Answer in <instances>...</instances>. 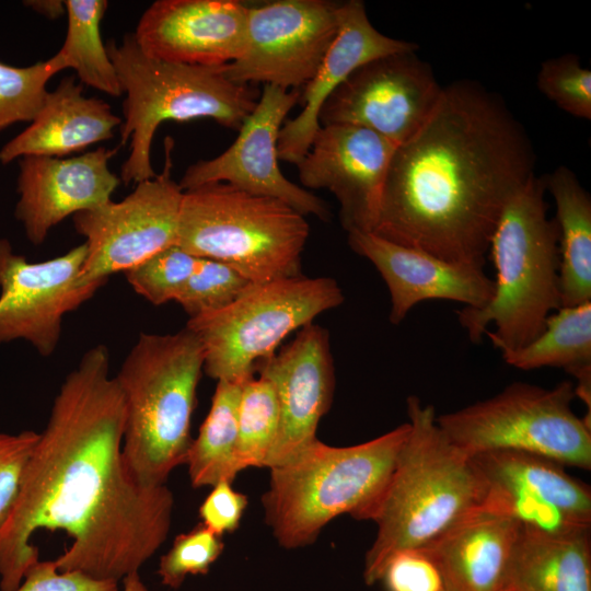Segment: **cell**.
I'll return each mask as SVG.
<instances>
[{
    "mask_svg": "<svg viewBox=\"0 0 591 591\" xmlns=\"http://www.w3.org/2000/svg\"><path fill=\"white\" fill-rule=\"evenodd\" d=\"M198 259L173 245L124 274L136 293L153 305H162L175 301Z\"/></svg>",
    "mask_w": 591,
    "mask_h": 591,
    "instance_id": "d6a6232c",
    "label": "cell"
},
{
    "mask_svg": "<svg viewBox=\"0 0 591 591\" xmlns=\"http://www.w3.org/2000/svg\"><path fill=\"white\" fill-rule=\"evenodd\" d=\"M519 530L514 519L483 507L419 551L438 568L443 591H503Z\"/></svg>",
    "mask_w": 591,
    "mask_h": 591,
    "instance_id": "603a6c76",
    "label": "cell"
},
{
    "mask_svg": "<svg viewBox=\"0 0 591 591\" xmlns=\"http://www.w3.org/2000/svg\"><path fill=\"white\" fill-rule=\"evenodd\" d=\"M501 356L520 370L556 367L573 376L591 368V301L560 306L547 317L535 339Z\"/></svg>",
    "mask_w": 591,
    "mask_h": 591,
    "instance_id": "83f0119b",
    "label": "cell"
},
{
    "mask_svg": "<svg viewBox=\"0 0 591 591\" xmlns=\"http://www.w3.org/2000/svg\"><path fill=\"white\" fill-rule=\"evenodd\" d=\"M304 216L286 202L225 183L183 192L176 245L222 262L254 283L302 275Z\"/></svg>",
    "mask_w": 591,
    "mask_h": 591,
    "instance_id": "ba28073f",
    "label": "cell"
},
{
    "mask_svg": "<svg viewBox=\"0 0 591 591\" xmlns=\"http://www.w3.org/2000/svg\"><path fill=\"white\" fill-rule=\"evenodd\" d=\"M105 46L126 94L119 143L121 147L130 140L120 172L125 184L157 176L150 153L162 123L209 118L239 130L259 99L257 89L231 81L225 65L197 66L151 57L131 33L120 44L111 39Z\"/></svg>",
    "mask_w": 591,
    "mask_h": 591,
    "instance_id": "52a82bcc",
    "label": "cell"
},
{
    "mask_svg": "<svg viewBox=\"0 0 591 591\" xmlns=\"http://www.w3.org/2000/svg\"><path fill=\"white\" fill-rule=\"evenodd\" d=\"M202 372L200 343L186 326L174 334H140L124 359L115 375L125 405L121 450L141 485H165L185 464Z\"/></svg>",
    "mask_w": 591,
    "mask_h": 591,
    "instance_id": "8992f818",
    "label": "cell"
},
{
    "mask_svg": "<svg viewBox=\"0 0 591 591\" xmlns=\"http://www.w3.org/2000/svg\"><path fill=\"white\" fill-rule=\"evenodd\" d=\"M414 43L389 37L370 22L360 0L341 2L338 34L314 77L303 86L302 111L280 129L279 160L298 164L320 129L318 114L328 96L363 63L394 53L414 50Z\"/></svg>",
    "mask_w": 591,
    "mask_h": 591,
    "instance_id": "7402d4cb",
    "label": "cell"
},
{
    "mask_svg": "<svg viewBox=\"0 0 591 591\" xmlns=\"http://www.w3.org/2000/svg\"><path fill=\"white\" fill-rule=\"evenodd\" d=\"M252 283L228 264L199 258L175 302L190 318L224 309Z\"/></svg>",
    "mask_w": 591,
    "mask_h": 591,
    "instance_id": "1f68e13d",
    "label": "cell"
},
{
    "mask_svg": "<svg viewBox=\"0 0 591 591\" xmlns=\"http://www.w3.org/2000/svg\"><path fill=\"white\" fill-rule=\"evenodd\" d=\"M545 181L535 174L506 204L489 251L494 293L480 308L457 311L473 343L487 335L500 352L519 349L544 329L560 304L558 228L547 217Z\"/></svg>",
    "mask_w": 591,
    "mask_h": 591,
    "instance_id": "277c9868",
    "label": "cell"
},
{
    "mask_svg": "<svg viewBox=\"0 0 591 591\" xmlns=\"http://www.w3.org/2000/svg\"><path fill=\"white\" fill-rule=\"evenodd\" d=\"M573 385L513 382L487 399L437 416V424L468 456L519 451L590 471L591 425L572 409Z\"/></svg>",
    "mask_w": 591,
    "mask_h": 591,
    "instance_id": "30bf717a",
    "label": "cell"
},
{
    "mask_svg": "<svg viewBox=\"0 0 591 591\" xmlns=\"http://www.w3.org/2000/svg\"><path fill=\"white\" fill-rule=\"evenodd\" d=\"M68 27L57 56L76 71L81 83L111 96H120L121 86L115 67L101 37V22L107 9L105 0H66Z\"/></svg>",
    "mask_w": 591,
    "mask_h": 591,
    "instance_id": "f1b7e54d",
    "label": "cell"
},
{
    "mask_svg": "<svg viewBox=\"0 0 591 591\" xmlns=\"http://www.w3.org/2000/svg\"><path fill=\"white\" fill-rule=\"evenodd\" d=\"M65 69L57 55L26 67L0 61V132L20 121H32L42 109L46 84Z\"/></svg>",
    "mask_w": 591,
    "mask_h": 591,
    "instance_id": "4dcf8cb0",
    "label": "cell"
},
{
    "mask_svg": "<svg viewBox=\"0 0 591 591\" xmlns=\"http://www.w3.org/2000/svg\"><path fill=\"white\" fill-rule=\"evenodd\" d=\"M14 591H121L118 582L93 579L79 571H60L55 560H38Z\"/></svg>",
    "mask_w": 591,
    "mask_h": 591,
    "instance_id": "74e56055",
    "label": "cell"
},
{
    "mask_svg": "<svg viewBox=\"0 0 591 591\" xmlns=\"http://www.w3.org/2000/svg\"><path fill=\"white\" fill-rule=\"evenodd\" d=\"M255 371L271 382L279 407L278 434L266 464L271 468L314 442L318 422L331 409L335 368L328 331L308 324Z\"/></svg>",
    "mask_w": 591,
    "mask_h": 591,
    "instance_id": "ac0fdd59",
    "label": "cell"
},
{
    "mask_svg": "<svg viewBox=\"0 0 591 591\" xmlns=\"http://www.w3.org/2000/svg\"><path fill=\"white\" fill-rule=\"evenodd\" d=\"M343 302L335 279L300 275L252 283L224 309L188 318L186 327L200 343L208 376L244 382L292 332Z\"/></svg>",
    "mask_w": 591,
    "mask_h": 591,
    "instance_id": "9c48e42d",
    "label": "cell"
},
{
    "mask_svg": "<svg viewBox=\"0 0 591 591\" xmlns=\"http://www.w3.org/2000/svg\"><path fill=\"white\" fill-rule=\"evenodd\" d=\"M123 120L101 99L86 97L73 77L48 92L31 125L0 149V162L27 155L62 158L113 138Z\"/></svg>",
    "mask_w": 591,
    "mask_h": 591,
    "instance_id": "cb8c5ba5",
    "label": "cell"
},
{
    "mask_svg": "<svg viewBox=\"0 0 591 591\" xmlns=\"http://www.w3.org/2000/svg\"><path fill=\"white\" fill-rule=\"evenodd\" d=\"M534 166L532 142L503 100L480 83L452 82L395 149L372 233L484 268L500 215Z\"/></svg>",
    "mask_w": 591,
    "mask_h": 591,
    "instance_id": "7a4b0ae2",
    "label": "cell"
},
{
    "mask_svg": "<svg viewBox=\"0 0 591 591\" xmlns=\"http://www.w3.org/2000/svg\"><path fill=\"white\" fill-rule=\"evenodd\" d=\"M279 429V407L271 382L259 375L242 384L237 406L236 468L266 467Z\"/></svg>",
    "mask_w": 591,
    "mask_h": 591,
    "instance_id": "f546056e",
    "label": "cell"
},
{
    "mask_svg": "<svg viewBox=\"0 0 591 591\" xmlns=\"http://www.w3.org/2000/svg\"><path fill=\"white\" fill-rule=\"evenodd\" d=\"M301 92L266 84L235 141L221 154L189 165L178 185L183 192L225 183L246 193L279 199L302 216L329 221L328 205L290 182L280 171L277 150L282 123L299 103Z\"/></svg>",
    "mask_w": 591,
    "mask_h": 591,
    "instance_id": "9a60e30c",
    "label": "cell"
},
{
    "mask_svg": "<svg viewBox=\"0 0 591 591\" xmlns=\"http://www.w3.org/2000/svg\"><path fill=\"white\" fill-rule=\"evenodd\" d=\"M25 5L47 19L55 20L66 13L65 1L59 0H32L25 1Z\"/></svg>",
    "mask_w": 591,
    "mask_h": 591,
    "instance_id": "ab89813d",
    "label": "cell"
},
{
    "mask_svg": "<svg viewBox=\"0 0 591 591\" xmlns=\"http://www.w3.org/2000/svg\"><path fill=\"white\" fill-rule=\"evenodd\" d=\"M125 405L109 375L106 346L88 349L62 382L0 532V591H14L39 560L38 531H61L71 544L60 571L119 582L167 538L174 496L144 486L123 457Z\"/></svg>",
    "mask_w": 591,
    "mask_h": 591,
    "instance_id": "6da1fadb",
    "label": "cell"
},
{
    "mask_svg": "<svg viewBox=\"0 0 591 591\" xmlns=\"http://www.w3.org/2000/svg\"><path fill=\"white\" fill-rule=\"evenodd\" d=\"M82 243L61 256L28 262L0 239V345L25 340L42 356L58 347L62 321L106 281H84Z\"/></svg>",
    "mask_w": 591,
    "mask_h": 591,
    "instance_id": "5bb4252c",
    "label": "cell"
},
{
    "mask_svg": "<svg viewBox=\"0 0 591 591\" xmlns=\"http://www.w3.org/2000/svg\"><path fill=\"white\" fill-rule=\"evenodd\" d=\"M409 432L404 422L369 441L328 445L318 439L269 468L265 521L286 549L313 544L343 514L370 520Z\"/></svg>",
    "mask_w": 591,
    "mask_h": 591,
    "instance_id": "5b68a950",
    "label": "cell"
},
{
    "mask_svg": "<svg viewBox=\"0 0 591 591\" xmlns=\"http://www.w3.org/2000/svg\"><path fill=\"white\" fill-rule=\"evenodd\" d=\"M348 244L372 263L386 283L391 298L390 322L394 325L426 300H448L480 308L494 293V280L484 268L449 262L374 233H348Z\"/></svg>",
    "mask_w": 591,
    "mask_h": 591,
    "instance_id": "44dd1931",
    "label": "cell"
},
{
    "mask_svg": "<svg viewBox=\"0 0 591 591\" xmlns=\"http://www.w3.org/2000/svg\"><path fill=\"white\" fill-rule=\"evenodd\" d=\"M380 581L387 591H443L438 568L419 549L395 554L387 561Z\"/></svg>",
    "mask_w": 591,
    "mask_h": 591,
    "instance_id": "8d00e7d4",
    "label": "cell"
},
{
    "mask_svg": "<svg viewBox=\"0 0 591 591\" xmlns=\"http://www.w3.org/2000/svg\"><path fill=\"white\" fill-rule=\"evenodd\" d=\"M38 439L39 433L33 430L0 432V532L12 512Z\"/></svg>",
    "mask_w": 591,
    "mask_h": 591,
    "instance_id": "d590c367",
    "label": "cell"
},
{
    "mask_svg": "<svg viewBox=\"0 0 591 591\" xmlns=\"http://www.w3.org/2000/svg\"><path fill=\"white\" fill-rule=\"evenodd\" d=\"M172 149L167 138L163 171L138 183L123 200L72 216L76 231L85 239L84 281H107L176 245L183 190L171 175Z\"/></svg>",
    "mask_w": 591,
    "mask_h": 591,
    "instance_id": "8fae6325",
    "label": "cell"
},
{
    "mask_svg": "<svg viewBox=\"0 0 591 591\" xmlns=\"http://www.w3.org/2000/svg\"><path fill=\"white\" fill-rule=\"evenodd\" d=\"M558 228L561 306L591 301V197L576 174L560 165L545 178Z\"/></svg>",
    "mask_w": 591,
    "mask_h": 591,
    "instance_id": "484cf974",
    "label": "cell"
},
{
    "mask_svg": "<svg viewBox=\"0 0 591 591\" xmlns=\"http://www.w3.org/2000/svg\"><path fill=\"white\" fill-rule=\"evenodd\" d=\"M248 9L237 0H158L143 12L132 34L151 57L224 66L245 50Z\"/></svg>",
    "mask_w": 591,
    "mask_h": 591,
    "instance_id": "d6986e66",
    "label": "cell"
},
{
    "mask_svg": "<svg viewBox=\"0 0 591 591\" xmlns=\"http://www.w3.org/2000/svg\"><path fill=\"white\" fill-rule=\"evenodd\" d=\"M121 591H151L141 580L139 572H132L123 580Z\"/></svg>",
    "mask_w": 591,
    "mask_h": 591,
    "instance_id": "60d3db41",
    "label": "cell"
},
{
    "mask_svg": "<svg viewBox=\"0 0 591 591\" xmlns=\"http://www.w3.org/2000/svg\"><path fill=\"white\" fill-rule=\"evenodd\" d=\"M243 382L217 381L208 415L187 451V466L194 488L212 487L239 474L235 462L237 406Z\"/></svg>",
    "mask_w": 591,
    "mask_h": 591,
    "instance_id": "4316f807",
    "label": "cell"
},
{
    "mask_svg": "<svg viewBox=\"0 0 591 591\" xmlns=\"http://www.w3.org/2000/svg\"><path fill=\"white\" fill-rule=\"evenodd\" d=\"M486 484L484 507L544 531L590 529L591 490L564 465L519 451L471 456Z\"/></svg>",
    "mask_w": 591,
    "mask_h": 591,
    "instance_id": "2e32d148",
    "label": "cell"
},
{
    "mask_svg": "<svg viewBox=\"0 0 591 591\" xmlns=\"http://www.w3.org/2000/svg\"><path fill=\"white\" fill-rule=\"evenodd\" d=\"M503 591H591L590 529L544 531L520 525Z\"/></svg>",
    "mask_w": 591,
    "mask_h": 591,
    "instance_id": "d4e9b609",
    "label": "cell"
},
{
    "mask_svg": "<svg viewBox=\"0 0 591 591\" xmlns=\"http://www.w3.org/2000/svg\"><path fill=\"white\" fill-rule=\"evenodd\" d=\"M409 432L369 521L376 535L366 553L363 580H381L397 553L421 549L484 507L486 484L473 459L453 445L432 405L406 401Z\"/></svg>",
    "mask_w": 591,
    "mask_h": 591,
    "instance_id": "3957f363",
    "label": "cell"
},
{
    "mask_svg": "<svg viewBox=\"0 0 591 591\" xmlns=\"http://www.w3.org/2000/svg\"><path fill=\"white\" fill-rule=\"evenodd\" d=\"M536 82L538 90L564 112L577 118H591V71L577 55L545 60Z\"/></svg>",
    "mask_w": 591,
    "mask_h": 591,
    "instance_id": "e575fe53",
    "label": "cell"
},
{
    "mask_svg": "<svg viewBox=\"0 0 591 591\" xmlns=\"http://www.w3.org/2000/svg\"><path fill=\"white\" fill-rule=\"evenodd\" d=\"M341 2L277 0L250 5L243 55L225 65L239 84L304 86L315 74L340 26Z\"/></svg>",
    "mask_w": 591,
    "mask_h": 591,
    "instance_id": "7c38bea8",
    "label": "cell"
},
{
    "mask_svg": "<svg viewBox=\"0 0 591 591\" xmlns=\"http://www.w3.org/2000/svg\"><path fill=\"white\" fill-rule=\"evenodd\" d=\"M118 149L100 147L72 158L19 159L14 216L32 244H42L67 217L112 200L120 177L109 170L108 161Z\"/></svg>",
    "mask_w": 591,
    "mask_h": 591,
    "instance_id": "ffe728a7",
    "label": "cell"
},
{
    "mask_svg": "<svg viewBox=\"0 0 591 591\" xmlns=\"http://www.w3.org/2000/svg\"><path fill=\"white\" fill-rule=\"evenodd\" d=\"M416 50L385 55L357 68L324 102L320 126L362 127L396 146L409 140L443 89Z\"/></svg>",
    "mask_w": 591,
    "mask_h": 591,
    "instance_id": "4fadbf2b",
    "label": "cell"
},
{
    "mask_svg": "<svg viewBox=\"0 0 591 591\" xmlns=\"http://www.w3.org/2000/svg\"><path fill=\"white\" fill-rule=\"evenodd\" d=\"M398 146L352 125L321 126L297 164L304 187L329 190L347 233H372L391 159Z\"/></svg>",
    "mask_w": 591,
    "mask_h": 591,
    "instance_id": "e0dca14e",
    "label": "cell"
},
{
    "mask_svg": "<svg viewBox=\"0 0 591 591\" xmlns=\"http://www.w3.org/2000/svg\"><path fill=\"white\" fill-rule=\"evenodd\" d=\"M247 497L233 489L231 482H220L200 503L198 514L206 528L222 536L234 532L244 515Z\"/></svg>",
    "mask_w": 591,
    "mask_h": 591,
    "instance_id": "f35d334b",
    "label": "cell"
},
{
    "mask_svg": "<svg viewBox=\"0 0 591 591\" xmlns=\"http://www.w3.org/2000/svg\"><path fill=\"white\" fill-rule=\"evenodd\" d=\"M223 548L222 536L202 523L178 534L170 549L160 558L158 575L161 583L178 589L187 576L207 575Z\"/></svg>",
    "mask_w": 591,
    "mask_h": 591,
    "instance_id": "836d02e7",
    "label": "cell"
}]
</instances>
